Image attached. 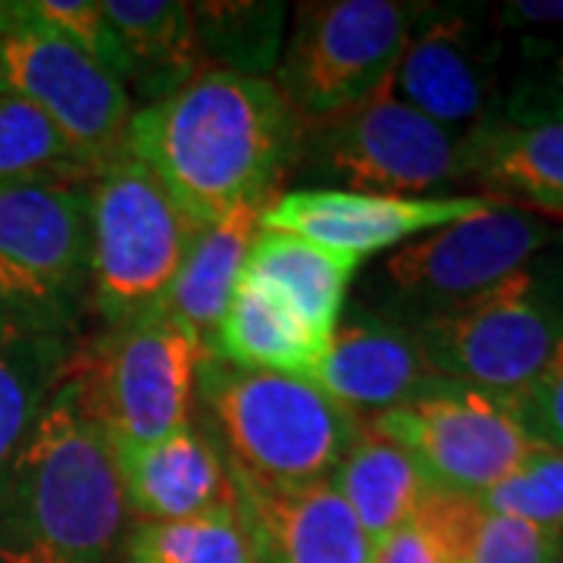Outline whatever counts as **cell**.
<instances>
[{"label": "cell", "instance_id": "obj_1", "mask_svg": "<svg viewBox=\"0 0 563 563\" xmlns=\"http://www.w3.org/2000/svg\"><path fill=\"white\" fill-rule=\"evenodd\" d=\"M303 122L273 79L203 69L176 95L132 113L125 151L201 229L235 207L276 198L298 163Z\"/></svg>", "mask_w": 563, "mask_h": 563}, {"label": "cell", "instance_id": "obj_2", "mask_svg": "<svg viewBox=\"0 0 563 563\" xmlns=\"http://www.w3.org/2000/svg\"><path fill=\"white\" fill-rule=\"evenodd\" d=\"M125 532L113 444L69 366L0 470V563H113Z\"/></svg>", "mask_w": 563, "mask_h": 563}, {"label": "cell", "instance_id": "obj_3", "mask_svg": "<svg viewBox=\"0 0 563 563\" xmlns=\"http://www.w3.org/2000/svg\"><path fill=\"white\" fill-rule=\"evenodd\" d=\"M195 407L232 479L266 488L329 483L361 435L363 420L310 379L239 369L203 357Z\"/></svg>", "mask_w": 563, "mask_h": 563}, {"label": "cell", "instance_id": "obj_4", "mask_svg": "<svg viewBox=\"0 0 563 563\" xmlns=\"http://www.w3.org/2000/svg\"><path fill=\"white\" fill-rule=\"evenodd\" d=\"M429 366L466 388L510 398L563 342V257H536L451 313L413 325Z\"/></svg>", "mask_w": 563, "mask_h": 563}, {"label": "cell", "instance_id": "obj_5", "mask_svg": "<svg viewBox=\"0 0 563 563\" xmlns=\"http://www.w3.org/2000/svg\"><path fill=\"white\" fill-rule=\"evenodd\" d=\"M88 295L110 329L154 310L203 229L129 151L91 179Z\"/></svg>", "mask_w": 563, "mask_h": 563}, {"label": "cell", "instance_id": "obj_6", "mask_svg": "<svg viewBox=\"0 0 563 563\" xmlns=\"http://www.w3.org/2000/svg\"><path fill=\"white\" fill-rule=\"evenodd\" d=\"M561 232L542 217L488 203L485 210L395 247L369 282L379 313L417 325L483 298L536 261Z\"/></svg>", "mask_w": 563, "mask_h": 563}, {"label": "cell", "instance_id": "obj_7", "mask_svg": "<svg viewBox=\"0 0 563 563\" xmlns=\"http://www.w3.org/2000/svg\"><path fill=\"white\" fill-rule=\"evenodd\" d=\"M422 3L322 0L301 3L276 66V88L303 125L361 107L385 91Z\"/></svg>", "mask_w": 563, "mask_h": 563}, {"label": "cell", "instance_id": "obj_8", "mask_svg": "<svg viewBox=\"0 0 563 563\" xmlns=\"http://www.w3.org/2000/svg\"><path fill=\"white\" fill-rule=\"evenodd\" d=\"M203 357L201 335L154 307L79 351L73 373L110 444H151L191 422Z\"/></svg>", "mask_w": 563, "mask_h": 563}, {"label": "cell", "instance_id": "obj_9", "mask_svg": "<svg viewBox=\"0 0 563 563\" xmlns=\"http://www.w3.org/2000/svg\"><path fill=\"white\" fill-rule=\"evenodd\" d=\"M298 163L363 195L413 198L470 179V132H451L391 85L361 107L303 125Z\"/></svg>", "mask_w": 563, "mask_h": 563}, {"label": "cell", "instance_id": "obj_10", "mask_svg": "<svg viewBox=\"0 0 563 563\" xmlns=\"http://www.w3.org/2000/svg\"><path fill=\"white\" fill-rule=\"evenodd\" d=\"M91 185L0 181V317L76 325L88 291Z\"/></svg>", "mask_w": 563, "mask_h": 563}, {"label": "cell", "instance_id": "obj_11", "mask_svg": "<svg viewBox=\"0 0 563 563\" xmlns=\"http://www.w3.org/2000/svg\"><path fill=\"white\" fill-rule=\"evenodd\" d=\"M0 91L38 107L98 169L125 154L132 101L117 76L29 10L0 0Z\"/></svg>", "mask_w": 563, "mask_h": 563}, {"label": "cell", "instance_id": "obj_12", "mask_svg": "<svg viewBox=\"0 0 563 563\" xmlns=\"http://www.w3.org/2000/svg\"><path fill=\"white\" fill-rule=\"evenodd\" d=\"M363 422L401 444L432 492L461 498L485 495L532 451L501 398L451 379Z\"/></svg>", "mask_w": 563, "mask_h": 563}, {"label": "cell", "instance_id": "obj_13", "mask_svg": "<svg viewBox=\"0 0 563 563\" xmlns=\"http://www.w3.org/2000/svg\"><path fill=\"white\" fill-rule=\"evenodd\" d=\"M498 60L501 38L476 16L422 3L391 91L422 117L466 135L501 117Z\"/></svg>", "mask_w": 563, "mask_h": 563}, {"label": "cell", "instance_id": "obj_14", "mask_svg": "<svg viewBox=\"0 0 563 563\" xmlns=\"http://www.w3.org/2000/svg\"><path fill=\"white\" fill-rule=\"evenodd\" d=\"M488 203V198H395L344 188H301L276 195L263 213V229L291 232L303 242L363 261L376 251L401 247L417 235L473 217Z\"/></svg>", "mask_w": 563, "mask_h": 563}, {"label": "cell", "instance_id": "obj_15", "mask_svg": "<svg viewBox=\"0 0 563 563\" xmlns=\"http://www.w3.org/2000/svg\"><path fill=\"white\" fill-rule=\"evenodd\" d=\"M307 379L361 420L401 407L444 383L426 361L413 325L373 307H351L342 313Z\"/></svg>", "mask_w": 563, "mask_h": 563}, {"label": "cell", "instance_id": "obj_16", "mask_svg": "<svg viewBox=\"0 0 563 563\" xmlns=\"http://www.w3.org/2000/svg\"><path fill=\"white\" fill-rule=\"evenodd\" d=\"M129 514L141 523H181L239 514V488L217 444L195 422L161 442L113 444Z\"/></svg>", "mask_w": 563, "mask_h": 563}, {"label": "cell", "instance_id": "obj_17", "mask_svg": "<svg viewBox=\"0 0 563 563\" xmlns=\"http://www.w3.org/2000/svg\"><path fill=\"white\" fill-rule=\"evenodd\" d=\"M235 488L257 563H373L376 544L332 483L266 488L235 479Z\"/></svg>", "mask_w": 563, "mask_h": 563}, {"label": "cell", "instance_id": "obj_18", "mask_svg": "<svg viewBox=\"0 0 563 563\" xmlns=\"http://www.w3.org/2000/svg\"><path fill=\"white\" fill-rule=\"evenodd\" d=\"M470 179L510 207L563 220V122L514 125L501 117L470 132Z\"/></svg>", "mask_w": 563, "mask_h": 563}, {"label": "cell", "instance_id": "obj_19", "mask_svg": "<svg viewBox=\"0 0 563 563\" xmlns=\"http://www.w3.org/2000/svg\"><path fill=\"white\" fill-rule=\"evenodd\" d=\"M125 54V91L135 88L139 101H163L195 76H201V44L195 32L191 3L179 0H103Z\"/></svg>", "mask_w": 563, "mask_h": 563}, {"label": "cell", "instance_id": "obj_20", "mask_svg": "<svg viewBox=\"0 0 563 563\" xmlns=\"http://www.w3.org/2000/svg\"><path fill=\"white\" fill-rule=\"evenodd\" d=\"M76 354V325L0 317V470L35 429Z\"/></svg>", "mask_w": 563, "mask_h": 563}, {"label": "cell", "instance_id": "obj_21", "mask_svg": "<svg viewBox=\"0 0 563 563\" xmlns=\"http://www.w3.org/2000/svg\"><path fill=\"white\" fill-rule=\"evenodd\" d=\"M361 257L263 229L247 254L244 276L269 288L298 320L329 342L344 313V295Z\"/></svg>", "mask_w": 563, "mask_h": 563}, {"label": "cell", "instance_id": "obj_22", "mask_svg": "<svg viewBox=\"0 0 563 563\" xmlns=\"http://www.w3.org/2000/svg\"><path fill=\"white\" fill-rule=\"evenodd\" d=\"M325 339L307 329L285 301L242 273L239 288L213 329L207 354L239 369L307 379L325 351Z\"/></svg>", "mask_w": 563, "mask_h": 563}, {"label": "cell", "instance_id": "obj_23", "mask_svg": "<svg viewBox=\"0 0 563 563\" xmlns=\"http://www.w3.org/2000/svg\"><path fill=\"white\" fill-rule=\"evenodd\" d=\"M276 201H251L235 207L225 220L207 225L191 244L173 285L166 288L157 307L188 322L203 342H210L220 325L225 307L232 301L244 273L247 254L263 232V213Z\"/></svg>", "mask_w": 563, "mask_h": 563}, {"label": "cell", "instance_id": "obj_24", "mask_svg": "<svg viewBox=\"0 0 563 563\" xmlns=\"http://www.w3.org/2000/svg\"><path fill=\"white\" fill-rule=\"evenodd\" d=\"M329 483L351 507L373 544L410 523L432 495V485L426 483L417 461L401 444L373 432L366 422Z\"/></svg>", "mask_w": 563, "mask_h": 563}, {"label": "cell", "instance_id": "obj_25", "mask_svg": "<svg viewBox=\"0 0 563 563\" xmlns=\"http://www.w3.org/2000/svg\"><path fill=\"white\" fill-rule=\"evenodd\" d=\"M448 563H558L563 536L485 510L476 498L432 492L413 517Z\"/></svg>", "mask_w": 563, "mask_h": 563}, {"label": "cell", "instance_id": "obj_26", "mask_svg": "<svg viewBox=\"0 0 563 563\" xmlns=\"http://www.w3.org/2000/svg\"><path fill=\"white\" fill-rule=\"evenodd\" d=\"M195 32L203 60L225 63L222 69L254 79H269L276 73L285 47L288 7L276 0H222V3H191Z\"/></svg>", "mask_w": 563, "mask_h": 563}, {"label": "cell", "instance_id": "obj_27", "mask_svg": "<svg viewBox=\"0 0 563 563\" xmlns=\"http://www.w3.org/2000/svg\"><path fill=\"white\" fill-rule=\"evenodd\" d=\"M98 173L38 107L0 91V181L91 185Z\"/></svg>", "mask_w": 563, "mask_h": 563}, {"label": "cell", "instance_id": "obj_28", "mask_svg": "<svg viewBox=\"0 0 563 563\" xmlns=\"http://www.w3.org/2000/svg\"><path fill=\"white\" fill-rule=\"evenodd\" d=\"M120 563H257L239 514L129 526Z\"/></svg>", "mask_w": 563, "mask_h": 563}, {"label": "cell", "instance_id": "obj_29", "mask_svg": "<svg viewBox=\"0 0 563 563\" xmlns=\"http://www.w3.org/2000/svg\"><path fill=\"white\" fill-rule=\"evenodd\" d=\"M476 501L485 510L563 536V451L532 444L520 466Z\"/></svg>", "mask_w": 563, "mask_h": 563}, {"label": "cell", "instance_id": "obj_30", "mask_svg": "<svg viewBox=\"0 0 563 563\" xmlns=\"http://www.w3.org/2000/svg\"><path fill=\"white\" fill-rule=\"evenodd\" d=\"M25 3L44 25H51L57 35L76 44L81 54L101 63L110 76H117L125 85L129 66L120 38L103 13V0H25Z\"/></svg>", "mask_w": 563, "mask_h": 563}, {"label": "cell", "instance_id": "obj_31", "mask_svg": "<svg viewBox=\"0 0 563 563\" xmlns=\"http://www.w3.org/2000/svg\"><path fill=\"white\" fill-rule=\"evenodd\" d=\"M501 401L529 442L563 451V342L532 383Z\"/></svg>", "mask_w": 563, "mask_h": 563}, {"label": "cell", "instance_id": "obj_32", "mask_svg": "<svg viewBox=\"0 0 563 563\" xmlns=\"http://www.w3.org/2000/svg\"><path fill=\"white\" fill-rule=\"evenodd\" d=\"M501 120L514 125L563 122V47L551 57H529L501 98Z\"/></svg>", "mask_w": 563, "mask_h": 563}, {"label": "cell", "instance_id": "obj_33", "mask_svg": "<svg viewBox=\"0 0 563 563\" xmlns=\"http://www.w3.org/2000/svg\"><path fill=\"white\" fill-rule=\"evenodd\" d=\"M373 563H448L442 548L426 532L420 520L395 529L388 539L373 548Z\"/></svg>", "mask_w": 563, "mask_h": 563}, {"label": "cell", "instance_id": "obj_34", "mask_svg": "<svg viewBox=\"0 0 563 563\" xmlns=\"http://www.w3.org/2000/svg\"><path fill=\"white\" fill-rule=\"evenodd\" d=\"M504 29L520 25H563V0H514L504 3L501 13L495 16Z\"/></svg>", "mask_w": 563, "mask_h": 563}, {"label": "cell", "instance_id": "obj_35", "mask_svg": "<svg viewBox=\"0 0 563 563\" xmlns=\"http://www.w3.org/2000/svg\"><path fill=\"white\" fill-rule=\"evenodd\" d=\"M558 563H563V551H561V558H558Z\"/></svg>", "mask_w": 563, "mask_h": 563}]
</instances>
